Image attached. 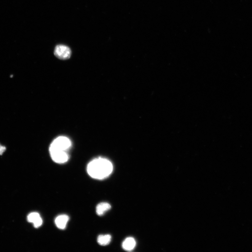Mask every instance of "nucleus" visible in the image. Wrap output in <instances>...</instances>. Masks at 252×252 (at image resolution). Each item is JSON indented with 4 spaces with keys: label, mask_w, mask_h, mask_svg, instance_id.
I'll list each match as a JSON object with an SVG mask.
<instances>
[{
    "label": "nucleus",
    "mask_w": 252,
    "mask_h": 252,
    "mask_svg": "<svg viewBox=\"0 0 252 252\" xmlns=\"http://www.w3.org/2000/svg\"><path fill=\"white\" fill-rule=\"evenodd\" d=\"M112 163L108 159L98 158L93 160L88 165L87 172L92 178L101 180L106 178L113 171Z\"/></svg>",
    "instance_id": "nucleus-1"
},
{
    "label": "nucleus",
    "mask_w": 252,
    "mask_h": 252,
    "mask_svg": "<svg viewBox=\"0 0 252 252\" xmlns=\"http://www.w3.org/2000/svg\"><path fill=\"white\" fill-rule=\"evenodd\" d=\"M71 146L70 139L65 136H60L55 139L51 144L50 150L66 151Z\"/></svg>",
    "instance_id": "nucleus-2"
},
{
    "label": "nucleus",
    "mask_w": 252,
    "mask_h": 252,
    "mask_svg": "<svg viewBox=\"0 0 252 252\" xmlns=\"http://www.w3.org/2000/svg\"><path fill=\"white\" fill-rule=\"evenodd\" d=\"M54 55L60 59L65 60L70 58L72 52L70 49L67 46L59 45L56 46Z\"/></svg>",
    "instance_id": "nucleus-3"
},
{
    "label": "nucleus",
    "mask_w": 252,
    "mask_h": 252,
    "mask_svg": "<svg viewBox=\"0 0 252 252\" xmlns=\"http://www.w3.org/2000/svg\"><path fill=\"white\" fill-rule=\"evenodd\" d=\"M51 157L54 161L59 163L66 162L68 160V155L66 151L50 150Z\"/></svg>",
    "instance_id": "nucleus-4"
},
{
    "label": "nucleus",
    "mask_w": 252,
    "mask_h": 252,
    "mask_svg": "<svg viewBox=\"0 0 252 252\" xmlns=\"http://www.w3.org/2000/svg\"><path fill=\"white\" fill-rule=\"evenodd\" d=\"M27 219L28 222L33 224L34 227L36 228L41 227L42 224V219L38 213L33 212L29 214Z\"/></svg>",
    "instance_id": "nucleus-5"
},
{
    "label": "nucleus",
    "mask_w": 252,
    "mask_h": 252,
    "mask_svg": "<svg viewBox=\"0 0 252 252\" xmlns=\"http://www.w3.org/2000/svg\"><path fill=\"white\" fill-rule=\"evenodd\" d=\"M69 217L66 215H61L57 216L55 219V223L59 229H65L69 220Z\"/></svg>",
    "instance_id": "nucleus-6"
},
{
    "label": "nucleus",
    "mask_w": 252,
    "mask_h": 252,
    "mask_svg": "<svg viewBox=\"0 0 252 252\" xmlns=\"http://www.w3.org/2000/svg\"><path fill=\"white\" fill-rule=\"evenodd\" d=\"M136 245V242L135 239L132 237H128L126 238L123 241L122 246L125 251H130L135 248Z\"/></svg>",
    "instance_id": "nucleus-7"
},
{
    "label": "nucleus",
    "mask_w": 252,
    "mask_h": 252,
    "mask_svg": "<svg viewBox=\"0 0 252 252\" xmlns=\"http://www.w3.org/2000/svg\"><path fill=\"white\" fill-rule=\"evenodd\" d=\"M111 208V206L109 203L106 202L100 203L98 204L96 207V213L99 216L102 215Z\"/></svg>",
    "instance_id": "nucleus-8"
},
{
    "label": "nucleus",
    "mask_w": 252,
    "mask_h": 252,
    "mask_svg": "<svg viewBox=\"0 0 252 252\" xmlns=\"http://www.w3.org/2000/svg\"><path fill=\"white\" fill-rule=\"evenodd\" d=\"M111 235H100L98 238V242L99 245L102 246H106L109 245L111 242Z\"/></svg>",
    "instance_id": "nucleus-9"
},
{
    "label": "nucleus",
    "mask_w": 252,
    "mask_h": 252,
    "mask_svg": "<svg viewBox=\"0 0 252 252\" xmlns=\"http://www.w3.org/2000/svg\"><path fill=\"white\" fill-rule=\"evenodd\" d=\"M6 147L0 144V155L3 154V153L6 150Z\"/></svg>",
    "instance_id": "nucleus-10"
}]
</instances>
